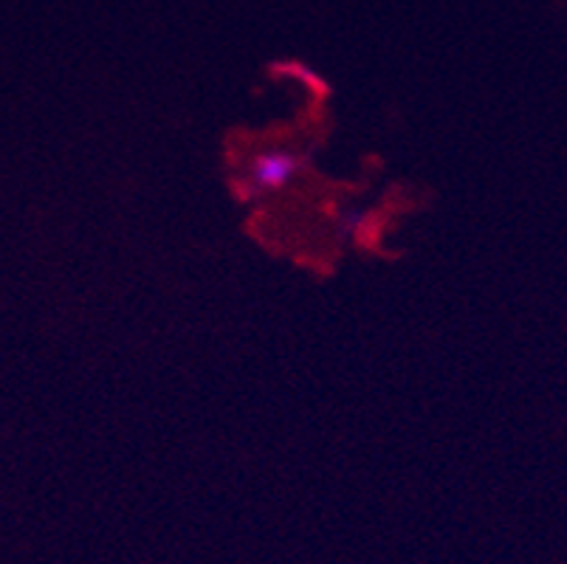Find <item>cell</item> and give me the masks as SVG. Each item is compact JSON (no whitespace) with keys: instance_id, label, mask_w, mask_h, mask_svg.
I'll list each match as a JSON object with an SVG mask.
<instances>
[{"instance_id":"1","label":"cell","mask_w":567,"mask_h":564,"mask_svg":"<svg viewBox=\"0 0 567 564\" xmlns=\"http://www.w3.org/2000/svg\"><path fill=\"white\" fill-rule=\"evenodd\" d=\"M308 158L311 155L297 153L291 147H268L260 150L249 162L244 173V186H240V193L237 198L240 201H255L260 195L275 193V189H282V186L291 184L297 175L306 170Z\"/></svg>"}]
</instances>
